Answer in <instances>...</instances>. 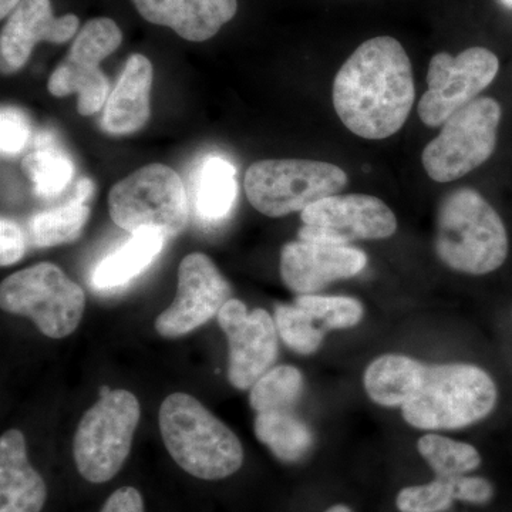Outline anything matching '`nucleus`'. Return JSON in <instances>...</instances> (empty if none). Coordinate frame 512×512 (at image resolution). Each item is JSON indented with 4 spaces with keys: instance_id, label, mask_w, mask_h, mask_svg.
<instances>
[{
    "instance_id": "nucleus-3",
    "label": "nucleus",
    "mask_w": 512,
    "mask_h": 512,
    "mask_svg": "<svg viewBox=\"0 0 512 512\" xmlns=\"http://www.w3.org/2000/svg\"><path fill=\"white\" fill-rule=\"evenodd\" d=\"M436 252L448 268L468 275H487L504 264L507 231L480 192L461 188L441 202Z\"/></svg>"
},
{
    "instance_id": "nucleus-2",
    "label": "nucleus",
    "mask_w": 512,
    "mask_h": 512,
    "mask_svg": "<svg viewBox=\"0 0 512 512\" xmlns=\"http://www.w3.org/2000/svg\"><path fill=\"white\" fill-rule=\"evenodd\" d=\"M158 420L168 453L191 476L222 480L242 467L244 448L237 434L190 394H170Z\"/></svg>"
},
{
    "instance_id": "nucleus-15",
    "label": "nucleus",
    "mask_w": 512,
    "mask_h": 512,
    "mask_svg": "<svg viewBox=\"0 0 512 512\" xmlns=\"http://www.w3.org/2000/svg\"><path fill=\"white\" fill-rule=\"evenodd\" d=\"M76 15H53L50 0H22L9 15L0 35V70L12 74L22 69L37 43L69 42L79 33Z\"/></svg>"
},
{
    "instance_id": "nucleus-7",
    "label": "nucleus",
    "mask_w": 512,
    "mask_h": 512,
    "mask_svg": "<svg viewBox=\"0 0 512 512\" xmlns=\"http://www.w3.org/2000/svg\"><path fill=\"white\" fill-rule=\"evenodd\" d=\"M141 407L128 390H111L83 414L74 436L77 470L94 484L106 483L130 454Z\"/></svg>"
},
{
    "instance_id": "nucleus-17",
    "label": "nucleus",
    "mask_w": 512,
    "mask_h": 512,
    "mask_svg": "<svg viewBox=\"0 0 512 512\" xmlns=\"http://www.w3.org/2000/svg\"><path fill=\"white\" fill-rule=\"evenodd\" d=\"M141 18L190 42H205L237 15V0H131Z\"/></svg>"
},
{
    "instance_id": "nucleus-9",
    "label": "nucleus",
    "mask_w": 512,
    "mask_h": 512,
    "mask_svg": "<svg viewBox=\"0 0 512 512\" xmlns=\"http://www.w3.org/2000/svg\"><path fill=\"white\" fill-rule=\"evenodd\" d=\"M500 120V104L490 97L471 101L454 113L421 156L431 180L450 183L484 164L497 146Z\"/></svg>"
},
{
    "instance_id": "nucleus-22",
    "label": "nucleus",
    "mask_w": 512,
    "mask_h": 512,
    "mask_svg": "<svg viewBox=\"0 0 512 512\" xmlns=\"http://www.w3.org/2000/svg\"><path fill=\"white\" fill-rule=\"evenodd\" d=\"M237 170L227 158L210 156L202 161L195 187V207L202 220L218 222L231 212L237 198Z\"/></svg>"
},
{
    "instance_id": "nucleus-33",
    "label": "nucleus",
    "mask_w": 512,
    "mask_h": 512,
    "mask_svg": "<svg viewBox=\"0 0 512 512\" xmlns=\"http://www.w3.org/2000/svg\"><path fill=\"white\" fill-rule=\"evenodd\" d=\"M25 238L15 222L2 218L0 221V264L9 266L25 254Z\"/></svg>"
},
{
    "instance_id": "nucleus-18",
    "label": "nucleus",
    "mask_w": 512,
    "mask_h": 512,
    "mask_svg": "<svg viewBox=\"0 0 512 512\" xmlns=\"http://www.w3.org/2000/svg\"><path fill=\"white\" fill-rule=\"evenodd\" d=\"M47 488L30 466L22 431L9 430L0 439V512H40Z\"/></svg>"
},
{
    "instance_id": "nucleus-38",
    "label": "nucleus",
    "mask_w": 512,
    "mask_h": 512,
    "mask_svg": "<svg viewBox=\"0 0 512 512\" xmlns=\"http://www.w3.org/2000/svg\"><path fill=\"white\" fill-rule=\"evenodd\" d=\"M501 3L505 6V8L512 9V0H500Z\"/></svg>"
},
{
    "instance_id": "nucleus-25",
    "label": "nucleus",
    "mask_w": 512,
    "mask_h": 512,
    "mask_svg": "<svg viewBox=\"0 0 512 512\" xmlns=\"http://www.w3.org/2000/svg\"><path fill=\"white\" fill-rule=\"evenodd\" d=\"M89 217V207L72 200L62 207L39 212L28 224L30 244L36 248H49L76 241Z\"/></svg>"
},
{
    "instance_id": "nucleus-5",
    "label": "nucleus",
    "mask_w": 512,
    "mask_h": 512,
    "mask_svg": "<svg viewBox=\"0 0 512 512\" xmlns=\"http://www.w3.org/2000/svg\"><path fill=\"white\" fill-rule=\"evenodd\" d=\"M109 211L114 224L130 234L156 229L173 238L187 227V192L173 168L150 164L111 188Z\"/></svg>"
},
{
    "instance_id": "nucleus-10",
    "label": "nucleus",
    "mask_w": 512,
    "mask_h": 512,
    "mask_svg": "<svg viewBox=\"0 0 512 512\" xmlns=\"http://www.w3.org/2000/svg\"><path fill=\"white\" fill-rule=\"evenodd\" d=\"M123 33L109 18L89 20L79 30L66 59L50 76L49 92L56 97L77 94V111L93 116L107 101L109 83L100 70V63L119 49Z\"/></svg>"
},
{
    "instance_id": "nucleus-26",
    "label": "nucleus",
    "mask_w": 512,
    "mask_h": 512,
    "mask_svg": "<svg viewBox=\"0 0 512 512\" xmlns=\"http://www.w3.org/2000/svg\"><path fill=\"white\" fill-rule=\"evenodd\" d=\"M417 450L440 478L466 476L481 464V454L476 447L440 434L429 433L420 437Z\"/></svg>"
},
{
    "instance_id": "nucleus-11",
    "label": "nucleus",
    "mask_w": 512,
    "mask_h": 512,
    "mask_svg": "<svg viewBox=\"0 0 512 512\" xmlns=\"http://www.w3.org/2000/svg\"><path fill=\"white\" fill-rule=\"evenodd\" d=\"M498 69L497 56L484 47H470L456 57L437 53L427 73L429 90L419 103L421 121L429 127L443 126L493 83Z\"/></svg>"
},
{
    "instance_id": "nucleus-4",
    "label": "nucleus",
    "mask_w": 512,
    "mask_h": 512,
    "mask_svg": "<svg viewBox=\"0 0 512 512\" xmlns=\"http://www.w3.org/2000/svg\"><path fill=\"white\" fill-rule=\"evenodd\" d=\"M493 377L474 365H441L427 369L420 392L402 407L414 429H463L485 419L497 404Z\"/></svg>"
},
{
    "instance_id": "nucleus-29",
    "label": "nucleus",
    "mask_w": 512,
    "mask_h": 512,
    "mask_svg": "<svg viewBox=\"0 0 512 512\" xmlns=\"http://www.w3.org/2000/svg\"><path fill=\"white\" fill-rule=\"evenodd\" d=\"M295 305L325 323L328 329L353 328L365 312L362 302L349 296L301 295L295 299Z\"/></svg>"
},
{
    "instance_id": "nucleus-34",
    "label": "nucleus",
    "mask_w": 512,
    "mask_h": 512,
    "mask_svg": "<svg viewBox=\"0 0 512 512\" xmlns=\"http://www.w3.org/2000/svg\"><path fill=\"white\" fill-rule=\"evenodd\" d=\"M100 512H144L143 498L136 488L123 487L110 495Z\"/></svg>"
},
{
    "instance_id": "nucleus-28",
    "label": "nucleus",
    "mask_w": 512,
    "mask_h": 512,
    "mask_svg": "<svg viewBox=\"0 0 512 512\" xmlns=\"http://www.w3.org/2000/svg\"><path fill=\"white\" fill-rule=\"evenodd\" d=\"M275 325L279 336L293 352L312 355L323 342V332L315 326V319L293 303L275 308Z\"/></svg>"
},
{
    "instance_id": "nucleus-30",
    "label": "nucleus",
    "mask_w": 512,
    "mask_h": 512,
    "mask_svg": "<svg viewBox=\"0 0 512 512\" xmlns=\"http://www.w3.org/2000/svg\"><path fill=\"white\" fill-rule=\"evenodd\" d=\"M453 503L450 480L440 477L430 483L404 487L396 497L400 512H444Z\"/></svg>"
},
{
    "instance_id": "nucleus-31",
    "label": "nucleus",
    "mask_w": 512,
    "mask_h": 512,
    "mask_svg": "<svg viewBox=\"0 0 512 512\" xmlns=\"http://www.w3.org/2000/svg\"><path fill=\"white\" fill-rule=\"evenodd\" d=\"M28 116L18 107H2L0 113V147L3 156H16L28 146L30 140Z\"/></svg>"
},
{
    "instance_id": "nucleus-20",
    "label": "nucleus",
    "mask_w": 512,
    "mask_h": 512,
    "mask_svg": "<svg viewBox=\"0 0 512 512\" xmlns=\"http://www.w3.org/2000/svg\"><path fill=\"white\" fill-rule=\"evenodd\" d=\"M427 369L419 360L403 355H383L367 367L363 383L372 402L403 407L420 392Z\"/></svg>"
},
{
    "instance_id": "nucleus-12",
    "label": "nucleus",
    "mask_w": 512,
    "mask_h": 512,
    "mask_svg": "<svg viewBox=\"0 0 512 512\" xmlns=\"http://www.w3.org/2000/svg\"><path fill=\"white\" fill-rule=\"evenodd\" d=\"M299 241L349 245L357 239H384L397 231L396 215L379 198L366 194L332 195L301 212Z\"/></svg>"
},
{
    "instance_id": "nucleus-19",
    "label": "nucleus",
    "mask_w": 512,
    "mask_h": 512,
    "mask_svg": "<svg viewBox=\"0 0 512 512\" xmlns=\"http://www.w3.org/2000/svg\"><path fill=\"white\" fill-rule=\"evenodd\" d=\"M153 64L146 56L128 57L116 89L110 94L103 116V128L114 136L136 133L150 119Z\"/></svg>"
},
{
    "instance_id": "nucleus-16",
    "label": "nucleus",
    "mask_w": 512,
    "mask_h": 512,
    "mask_svg": "<svg viewBox=\"0 0 512 512\" xmlns=\"http://www.w3.org/2000/svg\"><path fill=\"white\" fill-rule=\"evenodd\" d=\"M367 265V256L349 245L289 242L281 251L282 281L299 295H313L338 279L353 278Z\"/></svg>"
},
{
    "instance_id": "nucleus-14",
    "label": "nucleus",
    "mask_w": 512,
    "mask_h": 512,
    "mask_svg": "<svg viewBox=\"0 0 512 512\" xmlns=\"http://www.w3.org/2000/svg\"><path fill=\"white\" fill-rule=\"evenodd\" d=\"M218 323L229 342V382L239 390L251 389L278 356L275 319L264 309L249 313L244 302L229 299Z\"/></svg>"
},
{
    "instance_id": "nucleus-37",
    "label": "nucleus",
    "mask_w": 512,
    "mask_h": 512,
    "mask_svg": "<svg viewBox=\"0 0 512 512\" xmlns=\"http://www.w3.org/2000/svg\"><path fill=\"white\" fill-rule=\"evenodd\" d=\"M325 512H353L352 508L345 504H336L328 508Z\"/></svg>"
},
{
    "instance_id": "nucleus-1",
    "label": "nucleus",
    "mask_w": 512,
    "mask_h": 512,
    "mask_svg": "<svg viewBox=\"0 0 512 512\" xmlns=\"http://www.w3.org/2000/svg\"><path fill=\"white\" fill-rule=\"evenodd\" d=\"M414 104L412 63L389 36L366 40L346 60L333 83V106L356 136L383 140L409 119Z\"/></svg>"
},
{
    "instance_id": "nucleus-23",
    "label": "nucleus",
    "mask_w": 512,
    "mask_h": 512,
    "mask_svg": "<svg viewBox=\"0 0 512 512\" xmlns=\"http://www.w3.org/2000/svg\"><path fill=\"white\" fill-rule=\"evenodd\" d=\"M22 170L39 197L55 198L72 183L74 164L56 146L52 134L42 133L36 138L35 150L23 158Z\"/></svg>"
},
{
    "instance_id": "nucleus-13",
    "label": "nucleus",
    "mask_w": 512,
    "mask_h": 512,
    "mask_svg": "<svg viewBox=\"0 0 512 512\" xmlns=\"http://www.w3.org/2000/svg\"><path fill=\"white\" fill-rule=\"evenodd\" d=\"M229 299L231 288L211 258L187 255L178 268L174 302L156 320L157 332L168 339L187 335L218 315Z\"/></svg>"
},
{
    "instance_id": "nucleus-32",
    "label": "nucleus",
    "mask_w": 512,
    "mask_h": 512,
    "mask_svg": "<svg viewBox=\"0 0 512 512\" xmlns=\"http://www.w3.org/2000/svg\"><path fill=\"white\" fill-rule=\"evenodd\" d=\"M454 501L461 503L483 505L490 503L494 497V487L490 481L483 477L460 476L448 478Z\"/></svg>"
},
{
    "instance_id": "nucleus-21",
    "label": "nucleus",
    "mask_w": 512,
    "mask_h": 512,
    "mask_svg": "<svg viewBox=\"0 0 512 512\" xmlns=\"http://www.w3.org/2000/svg\"><path fill=\"white\" fill-rule=\"evenodd\" d=\"M165 238L156 229L131 234L126 244L107 255L93 272V285L101 291L121 288L153 264L163 251Z\"/></svg>"
},
{
    "instance_id": "nucleus-8",
    "label": "nucleus",
    "mask_w": 512,
    "mask_h": 512,
    "mask_svg": "<svg viewBox=\"0 0 512 512\" xmlns=\"http://www.w3.org/2000/svg\"><path fill=\"white\" fill-rule=\"evenodd\" d=\"M0 305L3 311L32 319L47 338L63 339L79 326L86 295L59 266L42 262L2 282Z\"/></svg>"
},
{
    "instance_id": "nucleus-36",
    "label": "nucleus",
    "mask_w": 512,
    "mask_h": 512,
    "mask_svg": "<svg viewBox=\"0 0 512 512\" xmlns=\"http://www.w3.org/2000/svg\"><path fill=\"white\" fill-rule=\"evenodd\" d=\"M20 2L22 0H0V18L5 19L6 16L15 10Z\"/></svg>"
},
{
    "instance_id": "nucleus-24",
    "label": "nucleus",
    "mask_w": 512,
    "mask_h": 512,
    "mask_svg": "<svg viewBox=\"0 0 512 512\" xmlns=\"http://www.w3.org/2000/svg\"><path fill=\"white\" fill-rule=\"evenodd\" d=\"M254 429L256 439L285 463L302 460L313 446L311 429L289 410L256 414Z\"/></svg>"
},
{
    "instance_id": "nucleus-35",
    "label": "nucleus",
    "mask_w": 512,
    "mask_h": 512,
    "mask_svg": "<svg viewBox=\"0 0 512 512\" xmlns=\"http://www.w3.org/2000/svg\"><path fill=\"white\" fill-rule=\"evenodd\" d=\"M94 192V184L89 178H82L76 185L72 201L79 202V204H87Z\"/></svg>"
},
{
    "instance_id": "nucleus-27",
    "label": "nucleus",
    "mask_w": 512,
    "mask_h": 512,
    "mask_svg": "<svg viewBox=\"0 0 512 512\" xmlns=\"http://www.w3.org/2000/svg\"><path fill=\"white\" fill-rule=\"evenodd\" d=\"M302 389L301 370L293 366H276L251 387L249 403L256 414L289 410L301 396Z\"/></svg>"
},
{
    "instance_id": "nucleus-6",
    "label": "nucleus",
    "mask_w": 512,
    "mask_h": 512,
    "mask_svg": "<svg viewBox=\"0 0 512 512\" xmlns=\"http://www.w3.org/2000/svg\"><path fill=\"white\" fill-rule=\"evenodd\" d=\"M348 175L338 165L313 160L256 161L245 174V192L255 210L271 218L302 212L338 194Z\"/></svg>"
}]
</instances>
